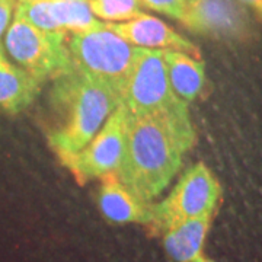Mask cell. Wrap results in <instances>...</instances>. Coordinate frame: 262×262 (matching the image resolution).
Listing matches in <instances>:
<instances>
[{
    "instance_id": "obj_1",
    "label": "cell",
    "mask_w": 262,
    "mask_h": 262,
    "mask_svg": "<svg viewBox=\"0 0 262 262\" xmlns=\"http://www.w3.org/2000/svg\"><path fill=\"white\" fill-rule=\"evenodd\" d=\"M196 134L188 108L177 113L130 115L117 177L143 203L151 204L178 173Z\"/></svg>"
},
{
    "instance_id": "obj_2",
    "label": "cell",
    "mask_w": 262,
    "mask_h": 262,
    "mask_svg": "<svg viewBox=\"0 0 262 262\" xmlns=\"http://www.w3.org/2000/svg\"><path fill=\"white\" fill-rule=\"evenodd\" d=\"M54 80L51 101L58 120L48 141L66 162L94 139L121 99L105 84L75 69Z\"/></svg>"
},
{
    "instance_id": "obj_3",
    "label": "cell",
    "mask_w": 262,
    "mask_h": 262,
    "mask_svg": "<svg viewBox=\"0 0 262 262\" xmlns=\"http://www.w3.org/2000/svg\"><path fill=\"white\" fill-rule=\"evenodd\" d=\"M66 44L75 70L105 84L122 99L136 47L114 34L106 24L72 34Z\"/></svg>"
},
{
    "instance_id": "obj_4",
    "label": "cell",
    "mask_w": 262,
    "mask_h": 262,
    "mask_svg": "<svg viewBox=\"0 0 262 262\" xmlns=\"http://www.w3.org/2000/svg\"><path fill=\"white\" fill-rule=\"evenodd\" d=\"M5 50L18 67L42 82L73 70L66 34L38 29L16 15L6 29Z\"/></svg>"
},
{
    "instance_id": "obj_5",
    "label": "cell",
    "mask_w": 262,
    "mask_h": 262,
    "mask_svg": "<svg viewBox=\"0 0 262 262\" xmlns=\"http://www.w3.org/2000/svg\"><path fill=\"white\" fill-rule=\"evenodd\" d=\"M121 103L130 115L177 113L188 108L169 84L165 50L136 47Z\"/></svg>"
},
{
    "instance_id": "obj_6",
    "label": "cell",
    "mask_w": 262,
    "mask_h": 262,
    "mask_svg": "<svg viewBox=\"0 0 262 262\" xmlns=\"http://www.w3.org/2000/svg\"><path fill=\"white\" fill-rule=\"evenodd\" d=\"M222 187L203 162L185 170L178 184L159 204H151V223L166 232L173 226L203 215H214Z\"/></svg>"
},
{
    "instance_id": "obj_7",
    "label": "cell",
    "mask_w": 262,
    "mask_h": 262,
    "mask_svg": "<svg viewBox=\"0 0 262 262\" xmlns=\"http://www.w3.org/2000/svg\"><path fill=\"white\" fill-rule=\"evenodd\" d=\"M128 118L127 108L120 103L94 139L80 151L63 162L79 184L118 173L125 150Z\"/></svg>"
},
{
    "instance_id": "obj_8",
    "label": "cell",
    "mask_w": 262,
    "mask_h": 262,
    "mask_svg": "<svg viewBox=\"0 0 262 262\" xmlns=\"http://www.w3.org/2000/svg\"><path fill=\"white\" fill-rule=\"evenodd\" d=\"M181 22L192 32L225 39H242L251 32L249 16L237 0L188 2Z\"/></svg>"
},
{
    "instance_id": "obj_9",
    "label": "cell",
    "mask_w": 262,
    "mask_h": 262,
    "mask_svg": "<svg viewBox=\"0 0 262 262\" xmlns=\"http://www.w3.org/2000/svg\"><path fill=\"white\" fill-rule=\"evenodd\" d=\"M15 15L47 32L79 34L103 25V22L95 18L84 0H18Z\"/></svg>"
},
{
    "instance_id": "obj_10",
    "label": "cell",
    "mask_w": 262,
    "mask_h": 262,
    "mask_svg": "<svg viewBox=\"0 0 262 262\" xmlns=\"http://www.w3.org/2000/svg\"><path fill=\"white\" fill-rule=\"evenodd\" d=\"M106 27L122 38L125 42L140 48L150 50H170L185 53L188 56L200 58V50L185 37H182L173 28H170L163 20L141 13L140 16L120 22V24H106Z\"/></svg>"
},
{
    "instance_id": "obj_11",
    "label": "cell",
    "mask_w": 262,
    "mask_h": 262,
    "mask_svg": "<svg viewBox=\"0 0 262 262\" xmlns=\"http://www.w3.org/2000/svg\"><path fill=\"white\" fill-rule=\"evenodd\" d=\"M99 191L102 214L114 223H151V204L143 203L122 184L115 173L105 175Z\"/></svg>"
},
{
    "instance_id": "obj_12",
    "label": "cell",
    "mask_w": 262,
    "mask_h": 262,
    "mask_svg": "<svg viewBox=\"0 0 262 262\" xmlns=\"http://www.w3.org/2000/svg\"><path fill=\"white\" fill-rule=\"evenodd\" d=\"M41 84L42 80L12 64L0 48V110L9 114L20 113L35 99Z\"/></svg>"
},
{
    "instance_id": "obj_13",
    "label": "cell",
    "mask_w": 262,
    "mask_h": 262,
    "mask_svg": "<svg viewBox=\"0 0 262 262\" xmlns=\"http://www.w3.org/2000/svg\"><path fill=\"white\" fill-rule=\"evenodd\" d=\"M165 64L173 94L184 102L194 101L201 94L206 83L204 63L200 58L188 56L185 53L166 50Z\"/></svg>"
},
{
    "instance_id": "obj_14",
    "label": "cell",
    "mask_w": 262,
    "mask_h": 262,
    "mask_svg": "<svg viewBox=\"0 0 262 262\" xmlns=\"http://www.w3.org/2000/svg\"><path fill=\"white\" fill-rule=\"evenodd\" d=\"M214 215L187 220L163 232V245L175 262H191L203 253L207 233Z\"/></svg>"
},
{
    "instance_id": "obj_15",
    "label": "cell",
    "mask_w": 262,
    "mask_h": 262,
    "mask_svg": "<svg viewBox=\"0 0 262 262\" xmlns=\"http://www.w3.org/2000/svg\"><path fill=\"white\" fill-rule=\"evenodd\" d=\"M89 9L95 18L120 24L140 16L141 3L139 0H88Z\"/></svg>"
},
{
    "instance_id": "obj_16",
    "label": "cell",
    "mask_w": 262,
    "mask_h": 262,
    "mask_svg": "<svg viewBox=\"0 0 262 262\" xmlns=\"http://www.w3.org/2000/svg\"><path fill=\"white\" fill-rule=\"evenodd\" d=\"M141 6L168 15L170 18L182 19L188 6V0H139Z\"/></svg>"
},
{
    "instance_id": "obj_17",
    "label": "cell",
    "mask_w": 262,
    "mask_h": 262,
    "mask_svg": "<svg viewBox=\"0 0 262 262\" xmlns=\"http://www.w3.org/2000/svg\"><path fill=\"white\" fill-rule=\"evenodd\" d=\"M15 8H16V0H0V39L9 27Z\"/></svg>"
},
{
    "instance_id": "obj_18",
    "label": "cell",
    "mask_w": 262,
    "mask_h": 262,
    "mask_svg": "<svg viewBox=\"0 0 262 262\" xmlns=\"http://www.w3.org/2000/svg\"><path fill=\"white\" fill-rule=\"evenodd\" d=\"M237 2H241L244 6L253 10L255 15L262 20V0H237Z\"/></svg>"
},
{
    "instance_id": "obj_19",
    "label": "cell",
    "mask_w": 262,
    "mask_h": 262,
    "mask_svg": "<svg viewBox=\"0 0 262 262\" xmlns=\"http://www.w3.org/2000/svg\"><path fill=\"white\" fill-rule=\"evenodd\" d=\"M191 262H214V261H211V259H208L207 256H204V255L201 253L200 256H196L195 259H194V261H191Z\"/></svg>"
},
{
    "instance_id": "obj_20",
    "label": "cell",
    "mask_w": 262,
    "mask_h": 262,
    "mask_svg": "<svg viewBox=\"0 0 262 262\" xmlns=\"http://www.w3.org/2000/svg\"><path fill=\"white\" fill-rule=\"evenodd\" d=\"M47 2H72V0H47ZM84 2H88V0H84Z\"/></svg>"
},
{
    "instance_id": "obj_21",
    "label": "cell",
    "mask_w": 262,
    "mask_h": 262,
    "mask_svg": "<svg viewBox=\"0 0 262 262\" xmlns=\"http://www.w3.org/2000/svg\"><path fill=\"white\" fill-rule=\"evenodd\" d=\"M188 2H192V0H188Z\"/></svg>"
}]
</instances>
